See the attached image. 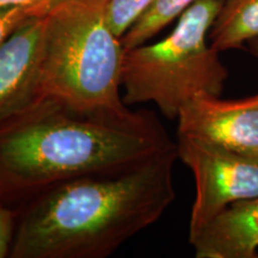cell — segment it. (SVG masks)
Wrapping results in <instances>:
<instances>
[{
    "mask_svg": "<svg viewBox=\"0 0 258 258\" xmlns=\"http://www.w3.org/2000/svg\"><path fill=\"white\" fill-rule=\"evenodd\" d=\"M175 146L152 111L84 112L41 99L0 120V203L17 209L60 183L125 169Z\"/></svg>",
    "mask_w": 258,
    "mask_h": 258,
    "instance_id": "6da1fadb",
    "label": "cell"
},
{
    "mask_svg": "<svg viewBox=\"0 0 258 258\" xmlns=\"http://www.w3.org/2000/svg\"><path fill=\"white\" fill-rule=\"evenodd\" d=\"M175 147L125 169L60 183L16 211L12 258H105L176 200Z\"/></svg>",
    "mask_w": 258,
    "mask_h": 258,
    "instance_id": "7a4b0ae2",
    "label": "cell"
},
{
    "mask_svg": "<svg viewBox=\"0 0 258 258\" xmlns=\"http://www.w3.org/2000/svg\"><path fill=\"white\" fill-rule=\"evenodd\" d=\"M124 53L106 21L105 0H61L44 18L34 102L124 114L131 110L121 95Z\"/></svg>",
    "mask_w": 258,
    "mask_h": 258,
    "instance_id": "3957f363",
    "label": "cell"
},
{
    "mask_svg": "<svg viewBox=\"0 0 258 258\" xmlns=\"http://www.w3.org/2000/svg\"><path fill=\"white\" fill-rule=\"evenodd\" d=\"M224 2L198 0L163 40L125 50L121 77L125 105L153 103L173 121L194 96H221L228 70L207 37Z\"/></svg>",
    "mask_w": 258,
    "mask_h": 258,
    "instance_id": "277c9868",
    "label": "cell"
},
{
    "mask_svg": "<svg viewBox=\"0 0 258 258\" xmlns=\"http://www.w3.org/2000/svg\"><path fill=\"white\" fill-rule=\"evenodd\" d=\"M176 144L178 159L195 180L189 238L231 203L258 198V156L183 133H177Z\"/></svg>",
    "mask_w": 258,
    "mask_h": 258,
    "instance_id": "5b68a950",
    "label": "cell"
},
{
    "mask_svg": "<svg viewBox=\"0 0 258 258\" xmlns=\"http://www.w3.org/2000/svg\"><path fill=\"white\" fill-rule=\"evenodd\" d=\"M177 133L258 156V95L238 101L200 93L180 108Z\"/></svg>",
    "mask_w": 258,
    "mask_h": 258,
    "instance_id": "8992f818",
    "label": "cell"
},
{
    "mask_svg": "<svg viewBox=\"0 0 258 258\" xmlns=\"http://www.w3.org/2000/svg\"><path fill=\"white\" fill-rule=\"evenodd\" d=\"M46 15L27 19L0 46V120L34 102Z\"/></svg>",
    "mask_w": 258,
    "mask_h": 258,
    "instance_id": "52a82bcc",
    "label": "cell"
},
{
    "mask_svg": "<svg viewBox=\"0 0 258 258\" xmlns=\"http://www.w3.org/2000/svg\"><path fill=\"white\" fill-rule=\"evenodd\" d=\"M196 258H256L258 198L233 202L189 238Z\"/></svg>",
    "mask_w": 258,
    "mask_h": 258,
    "instance_id": "ba28073f",
    "label": "cell"
},
{
    "mask_svg": "<svg viewBox=\"0 0 258 258\" xmlns=\"http://www.w3.org/2000/svg\"><path fill=\"white\" fill-rule=\"evenodd\" d=\"M258 37V0H225L209 31L219 53L241 48Z\"/></svg>",
    "mask_w": 258,
    "mask_h": 258,
    "instance_id": "9c48e42d",
    "label": "cell"
},
{
    "mask_svg": "<svg viewBox=\"0 0 258 258\" xmlns=\"http://www.w3.org/2000/svg\"><path fill=\"white\" fill-rule=\"evenodd\" d=\"M198 0H156L121 37L124 50L147 43Z\"/></svg>",
    "mask_w": 258,
    "mask_h": 258,
    "instance_id": "30bf717a",
    "label": "cell"
},
{
    "mask_svg": "<svg viewBox=\"0 0 258 258\" xmlns=\"http://www.w3.org/2000/svg\"><path fill=\"white\" fill-rule=\"evenodd\" d=\"M156 0H105V17L116 36L122 37Z\"/></svg>",
    "mask_w": 258,
    "mask_h": 258,
    "instance_id": "8fae6325",
    "label": "cell"
},
{
    "mask_svg": "<svg viewBox=\"0 0 258 258\" xmlns=\"http://www.w3.org/2000/svg\"><path fill=\"white\" fill-rule=\"evenodd\" d=\"M51 9L42 8V6L0 8V46L27 19L35 17V16L46 15Z\"/></svg>",
    "mask_w": 258,
    "mask_h": 258,
    "instance_id": "7c38bea8",
    "label": "cell"
},
{
    "mask_svg": "<svg viewBox=\"0 0 258 258\" xmlns=\"http://www.w3.org/2000/svg\"><path fill=\"white\" fill-rule=\"evenodd\" d=\"M16 232V211L0 203V258L10 257Z\"/></svg>",
    "mask_w": 258,
    "mask_h": 258,
    "instance_id": "4fadbf2b",
    "label": "cell"
},
{
    "mask_svg": "<svg viewBox=\"0 0 258 258\" xmlns=\"http://www.w3.org/2000/svg\"><path fill=\"white\" fill-rule=\"evenodd\" d=\"M61 0H0V8H12V6H42L51 9Z\"/></svg>",
    "mask_w": 258,
    "mask_h": 258,
    "instance_id": "5bb4252c",
    "label": "cell"
},
{
    "mask_svg": "<svg viewBox=\"0 0 258 258\" xmlns=\"http://www.w3.org/2000/svg\"><path fill=\"white\" fill-rule=\"evenodd\" d=\"M249 43V48H250V51L253 54L254 56L258 59V37L254 38V40H251L250 42H247Z\"/></svg>",
    "mask_w": 258,
    "mask_h": 258,
    "instance_id": "9a60e30c",
    "label": "cell"
}]
</instances>
